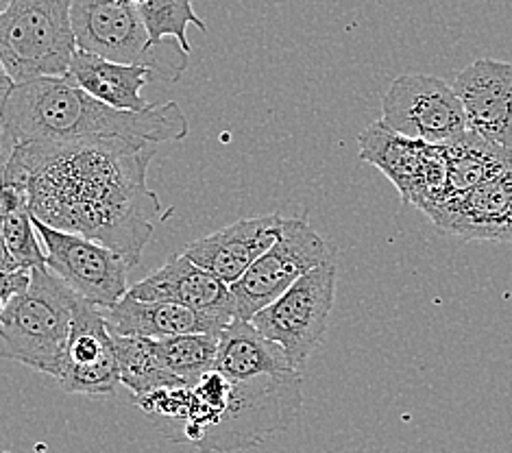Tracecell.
Here are the masks:
<instances>
[{
	"label": "cell",
	"instance_id": "obj_1",
	"mask_svg": "<svg viewBox=\"0 0 512 453\" xmlns=\"http://www.w3.org/2000/svg\"><path fill=\"white\" fill-rule=\"evenodd\" d=\"M151 142L123 138L18 144L5 168L29 194L35 220L101 242L138 266L162 201L146 183Z\"/></svg>",
	"mask_w": 512,
	"mask_h": 453
},
{
	"label": "cell",
	"instance_id": "obj_2",
	"mask_svg": "<svg viewBox=\"0 0 512 453\" xmlns=\"http://www.w3.org/2000/svg\"><path fill=\"white\" fill-rule=\"evenodd\" d=\"M0 118L16 146L107 138L160 144L186 140L190 133L186 114L173 101L146 112H120L96 101L68 75L16 85L0 107Z\"/></svg>",
	"mask_w": 512,
	"mask_h": 453
},
{
	"label": "cell",
	"instance_id": "obj_3",
	"mask_svg": "<svg viewBox=\"0 0 512 453\" xmlns=\"http://www.w3.org/2000/svg\"><path fill=\"white\" fill-rule=\"evenodd\" d=\"M188 412L173 440L203 453H234L288 430L303 406L301 373L260 375L231 382L218 371L188 386Z\"/></svg>",
	"mask_w": 512,
	"mask_h": 453
},
{
	"label": "cell",
	"instance_id": "obj_4",
	"mask_svg": "<svg viewBox=\"0 0 512 453\" xmlns=\"http://www.w3.org/2000/svg\"><path fill=\"white\" fill-rule=\"evenodd\" d=\"M79 299L51 268H35L29 288L0 314V358L62 377Z\"/></svg>",
	"mask_w": 512,
	"mask_h": 453
},
{
	"label": "cell",
	"instance_id": "obj_5",
	"mask_svg": "<svg viewBox=\"0 0 512 453\" xmlns=\"http://www.w3.org/2000/svg\"><path fill=\"white\" fill-rule=\"evenodd\" d=\"M72 31L77 48L116 64L149 68L166 81H179L190 55L179 42L153 46L131 0H72Z\"/></svg>",
	"mask_w": 512,
	"mask_h": 453
},
{
	"label": "cell",
	"instance_id": "obj_6",
	"mask_svg": "<svg viewBox=\"0 0 512 453\" xmlns=\"http://www.w3.org/2000/svg\"><path fill=\"white\" fill-rule=\"evenodd\" d=\"M72 0H11L0 16V61L16 85L66 77L77 53Z\"/></svg>",
	"mask_w": 512,
	"mask_h": 453
},
{
	"label": "cell",
	"instance_id": "obj_7",
	"mask_svg": "<svg viewBox=\"0 0 512 453\" xmlns=\"http://www.w3.org/2000/svg\"><path fill=\"white\" fill-rule=\"evenodd\" d=\"M336 277V260H327L251 318L266 338L284 349L297 373L306 369L310 355L323 345L336 301Z\"/></svg>",
	"mask_w": 512,
	"mask_h": 453
},
{
	"label": "cell",
	"instance_id": "obj_8",
	"mask_svg": "<svg viewBox=\"0 0 512 453\" xmlns=\"http://www.w3.org/2000/svg\"><path fill=\"white\" fill-rule=\"evenodd\" d=\"M358 146L362 162L384 173L404 205L430 216L445 201L447 162L443 144L406 138L377 120L360 133Z\"/></svg>",
	"mask_w": 512,
	"mask_h": 453
},
{
	"label": "cell",
	"instance_id": "obj_9",
	"mask_svg": "<svg viewBox=\"0 0 512 453\" xmlns=\"http://www.w3.org/2000/svg\"><path fill=\"white\" fill-rule=\"evenodd\" d=\"M327 260H334V251L316 234L306 216L284 218L282 234L273 247L262 253L236 284L229 286L236 301V316L251 321L303 275Z\"/></svg>",
	"mask_w": 512,
	"mask_h": 453
},
{
	"label": "cell",
	"instance_id": "obj_10",
	"mask_svg": "<svg viewBox=\"0 0 512 453\" xmlns=\"http://www.w3.org/2000/svg\"><path fill=\"white\" fill-rule=\"evenodd\" d=\"M33 225L42 240L46 266L81 299L107 310L127 295L131 266L123 255L101 242L53 229L35 218Z\"/></svg>",
	"mask_w": 512,
	"mask_h": 453
},
{
	"label": "cell",
	"instance_id": "obj_11",
	"mask_svg": "<svg viewBox=\"0 0 512 453\" xmlns=\"http://www.w3.org/2000/svg\"><path fill=\"white\" fill-rule=\"evenodd\" d=\"M382 122L401 136L445 144L467 131L465 109L441 77L410 72L397 77L384 94Z\"/></svg>",
	"mask_w": 512,
	"mask_h": 453
},
{
	"label": "cell",
	"instance_id": "obj_12",
	"mask_svg": "<svg viewBox=\"0 0 512 453\" xmlns=\"http://www.w3.org/2000/svg\"><path fill=\"white\" fill-rule=\"evenodd\" d=\"M59 384L70 395L109 397L120 386V371L103 310L79 299L72 318L66 362Z\"/></svg>",
	"mask_w": 512,
	"mask_h": 453
},
{
	"label": "cell",
	"instance_id": "obj_13",
	"mask_svg": "<svg viewBox=\"0 0 512 453\" xmlns=\"http://www.w3.org/2000/svg\"><path fill=\"white\" fill-rule=\"evenodd\" d=\"M127 295L140 301L175 303L214 318L227 327L236 316V301L227 284L194 264L184 253H173L155 273L133 284Z\"/></svg>",
	"mask_w": 512,
	"mask_h": 453
},
{
	"label": "cell",
	"instance_id": "obj_14",
	"mask_svg": "<svg viewBox=\"0 0 512 453\" xmlns=\"http://www.w3.org/2000/svg\"><path fill=\"white\" fill-rule=\"evenodd\" d=\"M428 218L441 234L460 242L512 244V168L443 201Z\"/></svg>",
	"mask_w": 512,
	"mask_h": 453
},
{
	"label": "cell",
	"instance_id": "obj_15",
	"mask_svg": "<svg viewBox=\"0 0 512 453\" xmlns=\"http://www.w3.org/2000/svg\"><path fill=\"white\" fill-rule=\"evenodd\" d=\"M465 109L467 129L512 149V61L484 57L451 83Z\"/></svg>",
	"mask_w": 512,
	"mask_h": 453
},
{
	"label": "cell",
	"instance_id": "obj_16",
	"mask_svg": "<svg viewBox=\"0 0 512 453\" xmlns=\"http://www.w3.org/2000/svg\"><path fill=\"white\" fill-rule=\"evenodd\" d=\"M282 225L284 216L279 214L242 218L210 236L188 242L181 253L231 286L249 271L262 253L273 247L282 234Z\"/></svg>",
	"mask_w": 512,
	"mask_h": 453
},
{
	"label": "cell",
	"instance_id": "obj_17",
	"mask_svg": "<svg viewBox=\"0 0 512 453\" xmlns=\"http://www.w3.org/2000/svg\"><path fill=\"white\" fill-rule=\"evenodd\" d=\"M107 327L118 336H140V338H170L181 334L199 332H221L223 325L214 318L181 308L175 303L140 301L125 295L112 308L103 310Z\"/></svg>",
	"mask_w": 512,
	"mask_h": 453
},
{
	"label": "cell",
	"instance_id": "obj_18",
	"mask_svg": "<svg viewBox=\"0 0 512 453\" xmlns=\"http://www.w3.org/2000/svg\"><path fill=\"white\" fill-rule=\"evenodd\" d=\"M68 77L96 101L120 112H146L153 107V103L142 99V88L153 77V72L144 66L116 64L77 48Z\"/></svg>",
	"mask_w": 512,
	"mask_h": 453
},
{
	"label": "cell",
	"instance_id": "obj_19",
	"mask_svg": "<svg viewBox=\"0 0 512 453\" xmlns=\"http://www.w3.org/2000/svg\"><path fill=\"white\" fill-rule=\"evenodd\" d=\"M214 371L225 375L231 382H245L260 375L290 373L284 349L266 338L258 327L245 318H234L218 332V351Z\"/></svg>",
	"mask_w": 512,
	"mask_h": 453
},
{
	"label": "cell",
	"instance_id": "obj_20",
	"mask_svg": "<svg viewBox=\"0 0 512 453\" xmlns=\"http://www.w3.org/2000/svg\"><path fill=\"white\" fill-rule=\"evenodd\" d=\"M447 162L445 201L460 197L480 183L489 181L512 168L510 146L495 144L467 129L443 144Z\"/></svg>",
	"mask_w": 512,
	"mask_h": 453
},
{
	"label": "cell",
	"instance_id": "obj_21",
	"mask_svg": "<svg viewBox=\"0 0 512 453\" xmlns=\"http://www.w3.org/2000/svg\"><path fill=\"white\" fill-rule=\"evenodd\" d=\"M112 338L120 371V384L129 388L136 399L162 388L186 386L179 377L168 371L153 338L118 334H112Z\"/></svg>",
	"mask_w": 512,
	"mask_h": 453
},
{
	"label": "cell",
	"instance_id": "obj_22",
	"mask_svg": "<svg viewBox=\"0 0 512 453\" xmlns=\"http://www.w3.org/2000/svg\"><path fill=\"white\" fill-rule=\"evenodd\" d=\"M131 3L136 5L153 46H162L175 40L190 55V24L207 33V24L194 11V0H131Z\"/></svg>",
	"mask_w": 512,
	"mask_h": 453
},
{
	"label": "cell",
	"instance_id": "obj_23",
	"mask_svg": "<svg viewBox=\"0 0 512 453\" xmlns=\"http://www.w3.org/2000/svg\"><path fill=\"white\" fill-rule=\"evenodd\" d=\"M168 371L179 377L186 386L197 384L199 379L214 371L216 351H218V332H199V334H181L155 340Z\"/></svg>",
	"mask_w": 512,
	"mask_h": 453
},
{
	"label": "cell",
	"instance_id": "obj_24",
	"mask_svg": "<svg viewBox=\"0 0 512 453\" xmlns=\"http://www.w3.org/2000/svg\"><path fill=\"white\" fill-rule=\"evenodd\" d=\"M31 284V273L16 268V271H0V314L5 312L7 305Z\"/></svg>",
	"mask_w": 512,
	"mask_h": 453
},
{
	"label": "cell",
	"instance_id": "obj_25",
	"mask_svg": "<svg viewBox=\"0 0 512 453\" xmlns=\"http://www.w3.org/2000/svg\"><path fill=\"white\" fill-rule=\"evenodd\" d=\"M14 149H16V142L11 140V136L3 125V118H0V179H3L9 159H11V155H14Z\"/></svg>",
	"mask_w": 512,
	"mask_h": 453
},
{
	"label": "cell",
	"instance_id": "obj_26",
	"mask_svg": "<svg viewBox=\"0 0 512 453\" xmlns=\"http://www.w3.org/2000/svg\"><path fill=\"white\" fill-rule=\"evenodd\" d=\"M14 88H16V81L9 77L5 64H3V61H0V107L5 105V101L9 99V94L14 92Z\"/></svg>",
	"mask_w": 512,
	"mask_h": 453
},
{
	"label": "cell",
	"instance_id": "obj_27",
	"mask_svg": "<svg viewBox=\"0 0 512 453\" xmlns=\"http://www.w3.org/2000/svg\"><path fill=\"white\" fill-rule=\"evenodd\" d=\"M16 268L18 266L14 260H11L5 238H3V234H0V271H16Z\"/></svg>",
	"mask_w": 512,
	"mask_h": 453
},
{
	"label": "cell",
	"instance_id": "obj_28",
	"mask_svg": "<svg viewBox=\"0 0 512 453\" xmlns=\"http://www.w3.org/2000/svg\"><path fill=\"white\" fill-rule=\"evenodd\" d=\"M11 5V0H0V16H3L5 14V11H7V7Z\"/></svg>",
	"mask_w": 512,
	"mask_h": 453
},
{
	"label": "cell",
	"instance_id": "obj_29",
	"mask_svg": "<svg viewBox=\"0 0 512 453\" xmlns=\"http://www.w3.org/2000/svg\"><path fill=\"white\" fill-rule=\"evenodd\" d=\"M0 225H3V205H0Z\"/></svg>",
	"mask_w": 512,
	"mask_h": 453
}]
</instances>
